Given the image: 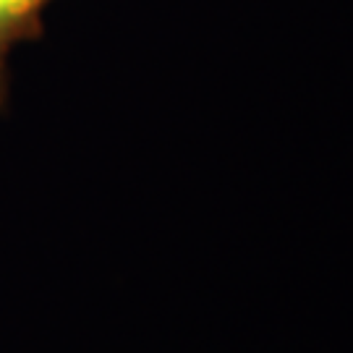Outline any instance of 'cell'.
Here are the masks:
<instances>
[{
	"label": "cell",
	"mask_w": 353,
	"mask_h": 353,
	"mask_svg": "<svg viewBox=\"0 0 353 353\" xmlns=\"http://www.w3.org/2000/svg\"><path fill=\"white\" fill-rule=\"evenodd\" d=\"M52 3L55 0H0V113L8 108L13 48L45 37V11Z\"/></svg>",
	"instance_id": "cell-1"
}]
</instances>
